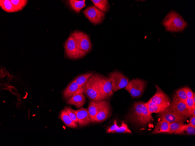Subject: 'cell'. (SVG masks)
Listing matches in <instances>:
<instances>
[{"label":"cell","mask_w":195,"mask_h":146,"mask_svg":"<svg viewBox=\"0 0 195 146\" xmlns=\"http://www.w3.org/2000/svg\"><path fill=\"white\" fill-rule=\"evenodd\" d=\"M84 94L91 101L105 100L100 87L98 74H93L84 86Z\"/></svg>","instance_id":"obj_1"},{"label":"cell","mask_w":195,"mask_h":146,"mask_svg":"<svg viewBox=\"0 0 195 146\" xmlns=\"http://www.w3.org/2000/svg\"><path fill=\"white\" fill-rule=\"evenodd\" d=\"M162 23L167 30L173 32L182 31L187 25L182 17L174 11L170 12L164 18Z\"/></svg>","instance_id":"obj_2"},{"label":"cell","mask_w":195,"mask_h":146,"mask_svg":"<svg viewBox=\"0 0 195 146\" xmlns=\"http://www.w3.org/2000/svg\"><path fill=\"white\" fill-rule=\"evenodd\" d=\"M70 36L77 47L86 54L92 50V45L89 36L86 33L78 30L71 32Z\"/></svg>","instance_id":"obj_3"},{"label":"cell","mask_w":195,"mask_h":146,"mask_svg":"<svg viewBox=\"0 0 195 146\" xmlns=\"http://www.w3.org/2000/svg\"><path fill=\"white\" fill-rule=\"evenodd\" d=\"M64 48L65 57L72 60L82 58L87 54L77 47L70 36L65 43Z\"/></svg>","instance_id":"obj_4"},{"label":"cell","mask_w":195,"mask_h":146,"mask_svg":"<svg viewBox=\"0 0 195 146\" xmlns=\"http://www.w3.org/2000/svg\"><path fill=\"white\" fill-rule=\"evenodd\" d=\"M147 82L139 79H134L129 81L125 89L133 98L140 97L142 94Z\"/></svg>","instance_id":"obj_5"},{"label":"cell","mask_w":195,"mask_h":146,"mask_svg":"<svg viewBox=\"0 0 195 146\" xmlns=\"http://www.w3.org/2000/svg\"><path fill=\"white\" fill-rule=\"evenodd\" d=\"M83 12L88 20L95 25L102 23L105 17V12L92 5L87 8Z\"/></svg>","instance_id":"obj_6"},{"label":"cell","mask_w":195,"mask_h":146,"mask_svg":"<svg viewBox=\"0 0 195 146\" xmlns=\"http://www.w3.org/2000/svg\"><path fill=\"white\" fill-rule=\"evenodd\" d=\"M112 83L114 92L125 88L129 82V79L123 74L118 71H113L108 75Z\"/></svg>","instance_id":"obj_7"},{"label":"cell","mask_w":195,"mask_h":146,"mask_svg":"<svg viewBox=\"0 0 195 146\" xmlns=\"http://www.w3.org/2000/svg\"><path fill=\"white\" fill-rule=\"evenodd\" d=\"M170 107L174 112L187 118L190 117L192 116L191 111L185 102L180 99L175 94L173 96V101Z\"/></svg>","instance_id":"obj_8"},{"label":"cell","mask_w":195,"mask_h":146,"mask_svg":"<svg viewBox=\"0 0 195 146\" xmlns=\"http://www.w3.org/2000/svg\"><path fill=\"white\" fill-rule=\"evenodd\" d=\"M156 91L154 95L148 101L159 105L169 107L171 101L167 95L157 85H155Z\"/></svg>","instance_id":"obj_9"},{"label":"cell","mask_w":195,"mask_h":146,"mask_svg":"<svg viewBox=\"0 0 195 146\" xmlns=\"http://www.w3.org/2000/svg\"><path fill=\"white\" fill-rule=\"evenodd\" d=\"M161 120L169 123L176 122H183L185 121L187 117L178 114L173 111L170 107L165 110L159 113Z\"/></svg>","instance_id":"obj_10"},{"label":"cell","mask_w":195,"mask_h":146,"mask_svg":"<svg viewBox=\"0 0 195 146\" xmlns=\"http://www.w3.org/2000/svg\"><path fill=\"white\" fill-rule=\"evenodd\" d=\"M99 84L105 100L109 98L113 94L112 85L109 77L98 74Z\"/></svg>","instance_id":"obj_11"},{"label":"cell","mask_w":195,"mask_h":146,"mask_svg":"<svg viewBox=\"0 0 195 146\" xmlns=\"http://www.w3.org/2000/svg\"><path fill=\"white\" fill-rule=\"evenodd\" d=\"M144 103L142 101L136 102L134 103L129 117L132 122L139 124Z\"/></svg>","instance_id":"obj_12"},{"label":"cell","mask_w":195,"mask_h":146,"mask_svg":"<svg viewBox=\"0 0 195 146\" xmlns=\"http://www.w3.org/2000/svg\"><path fill=\"white\" fill-rule=\"evenodd\" d=\"M74 111L78 119V124L79 127H82L91 124V119L87 108H81Z\"/></svg>","instance_id":"obj_13"},{"label":"cell","mask_w":195,"mask_h":146,"mask_svg":"<svg viewBox=\"0 0 195 146\" xmlns=\"http://www.w3.org/2000/svg\"><path fill=\"white\" fill-rule=\"evenodd\" d=\"M107 101L106 100L91 101L90 102L88 110L90 117L91 122H93L95 117L98 111Z\"/></svg>","instance_id":"obj_14"},{"label":"cell","mask_w":195,"mask_h":146,"mask_svg":"<svg viewBox=\"0 0 195 146\" xmlns=\"http://www.w3.org/2000/svg\"><path fill=\"white\" fill-rule=\"evenodd\" d=\"M110 111L109 103L107 101L101 107L95 116L93 122H102L108 117Z\"/></svg>","instance_id":"obj_15"},{"label":"cell","mask_w":195,"mask_h":146,"mask_svg":"<svg viewBox=\"0 0 195 146\" xmlns=\"http://www.w3.org/2000/svg\"><path fill=\"white\" fill-rule=\"evenodd\" d=\"M82 87L79 85L74 80H73L63 91L64 99L67 100L72 96L75 95L78 90Z\"/></svg>","instance_id":"obj_16"},{"label":"cell","mask_w":195,"mask_h":146,"mask_svg":"<svg viewBox=\"0 0 195 146\" xmlns=\"http://www.w3.org/2000/svg\"><path fill=\"white\" fill-rule=\"evenodd\" d=\"M86 98L83 94L74 95L67 100L66 103L75 106L77 108H81L86 102Z\"/></svg>","instance_id":"obj_17"},{"label":"cell","mask_w":195,"mask_h":146,"mask_svg":"<svg viewBox=\"0 0 195 146\" xmlns=\"http://www.w3.org/2000/svg\"><path fill=\"white\" fill-rule=\"evenodd\" d=\"M59 117L64 123L67 126L71 128L77 127L78 124L75 123L69 117L66 110L64 109L60 112Z\"/></svg>","instance_id":"obj_18"},{"label":"cell","mask_w":195,"mask_h":146,"mask_svg":"<svg viewBox=\"0 0 195 146\" xmlns=\"http://www.w3.org/2000/svg\"><path fill=\"white\" fill-rule=\"evenodd\" d=\"M170 123L165 121L161 120L157 123L151 134L167 133L168 131Z\"/></svg>","instance_id":"obj_19"},{"label":"cell","mask_w":195,"mask_h":146,"mask_svg":"<svg viewBox=\"0 0 195 146\" xmlns=\"http://www.w3.org/2000/svg\"><path fill=\"white\" fill-rule=\"evenodd\" d=\"M175 134L184 135H194L195 134V128L188 124H183L180 128L175 131Z\"/></svg>","instance_id":"obj_20"},{"label":"cell","mask_w":195,"mask_h":146,"mask_svg":"<svg viewBox=\"0 0 195 146\" xmlns=\"http://www.w3.org/2000/svg\"><path fill=\"white\" fill-rule=\"evenodd\" d=\"M145 105L148 111L151 114L153 113L159 114L168 108L160 106L149 101L145 103Z\"/></svg>","instance_id":"obj_21"},{"label":"cell","mask_w":195,"mask_h":146,"mask_svg":"<svg viewBox=\"0 0 195 146\" xmlns=\"http://www.w3.org/2000/svg\"><path fill=\"white\" fill-rule=\"evenodd\" d=\"M68 1V4L71 8L77 13H79L81 10L86 6L85 0L81 1L70 0Z\"/></svg>","instance_id":"obj_22"},{"label":"cell","mask_w":195,"mask_h":146,"mask_svg":"<svg viewBox=\"0 0 195 146\" xmlns=\"http://www.w3.org/2000/svg\"><path fill=\"white\" fill-rule=\"evenodd\" d=\"M152 118L151 114L148 111L144 103L143 107L142 115L139 124L141 125L147 124L152 121Z\"/></svg>","instance_id":"obj_23"},{"label":"cell","mask_w":195,"mask_h":146,"mask_svg":"<svg viewBox=\"0 0 195 146\" xmlns=\"http://www.w3.org/2000/svg\"><path fill=\"white\" fill-rule=\"evenodd\" d=\"M94 6L104 12L108 11L109 9V4L108 0H91Z\"/></svg>","instance_id":"obj_24"},{"label":"cell","mask_w":195,"mask_h":146,"mask_svg":"<svg viewBox=\"0 0 195 146\" xmlns=\"http://www.w3.org/2000/svg\"><path fill=\"white\" fill-rule=\"evenodd\" d=\"M0 6L2 9L7 12L12 13L17 11L10 0H0Z\"/></svg>","instance_id":"obj_25"},{"label":"cell","mask_w":195,"mask_h":146,"mask_svg":"<svg viewBox=\"0 0 195 146\" xmlns=\"http://www.w3.org/2000/svg\"><path fill=\"white\" fill-rule=\"evenodd\" d=\"M93 73L91 72L86 73L77 77L74 80L79 86L84 87L88 79Z\"/></svg>","instance_id":"obj_26"},{"label":"cell","mask_w":195,"mask_h":146,"mask_svg":"<svg viewBox=\"0 0 195 146\" xmlns=\"http://www.w3.org/2000/svg\"><path fill=\"white\" fill-rule=\"evenodd\" d=\"M11 2L17 11L22 10L27 3L26 0H11Z\"/></svg>","instance_id":"obj_27"},{"label":"cell","mask_w":195,"mask_h":146,"mask_svg":"<svg viewBox=\"0 0 195 146\" xmlns=\"http://www.w3.org/2000/svg\"><path fill=\"white\" fill-rule=\"evenodd\" d=\"M183 124V122H174L170 123L167 134H172L178 130Z\"/></svg>","instance_id":"obj_28"},{"label":"cell","mask_w":195,"mask_h":146,"mask_svg":"<svg viewBox=\"0 0 195 146\" xmlns=\"http://www.w3.org/2000/svg\"><path fill=\"white\" fill-rule=\"evenodd\" d=\"M114 133H132L131 131L128 128L127 125L122 121L121 126L116 130Z\"/></svg>","instance_id":"obj_29"},{"label":"cell","mask_w":195,"mask_h":146,"mask_svg":"<svg viewBox=\"0 0 195 146\" xmlns=\"http://www.w3.org/2000/svg\"><path fill=\"white\" fill-rule=\"evenodd\" d=\"M175 95L180 99L185 102V100L187 98L185 87L177 90L175 92Z\"/></svg>","instance_id":"obj_30"},{"label":"cell","mask_w":195,"mask_h":146,"mask_svg":"<svg viewBox=\"0 0 195 146\" xmlns=\"http://www.w3.org/2000/svg\"><path fill=\"white\" fill-rule=\"evenodd\" d=\"M64 109L67 110L72 120L76 124H78V120L74 110L71 107L67 106H66Z\"/></svg>","instance_id":"obj_31"},{"label":"cell","mask_w":195,"mask_h":146,"mask_svg":"<svg viewBox=\"0 0 195 146\" xmlns=\"http://www.w3.org/2000/svg\"><path fill=\"white\" fill-rule=\"evenodd\" d=\"M185 103L191 112L192 110L195 108V102L192 98H187L185 101Z\"/></svg>","instance_id":"obj_32"},{"label":"cell","mask_w":195,"mask_h":146,"mask_svg":"<svg viewBox=\"0 0 195 146\" xmlns=\"http://www.w3.org/2000/svg\"><path fill=\"white\" fill-rule=\"evenodd\" d=\"M116 120H115L114 121V124L111 127L107 129L106 133H114L115 131L118 128Z\"/></svg>","instance_id":"obj_33"},{"label":"cell","mask_w":195,"mask_h":146,"mask_svg":"<svg viewBox=\"0 0 195 146\" xmlns=\"http://www.w3.org/2000/svg\"><path fill=\"white\" fill-rule=\"evenodd\" d=\"M185 88L187 98H192L194 94L192 90L188 87H185Z\"/></svg>","instance_id":"obj_34"},{"label":"cell","mask_w":195,"mask_h":146,"mask_svg":"<svg viewBox=\"0 0 195 146\" xmlns=\"http://www.w3.org/2000/svg\"><path fill=\"white\" fill-rule=\"evenodd\" d=\"M188 124L195 128V116H192L190 117L189 122Z\"/></svg>","instance_id":"obj_35"},{"label":"cell","mask_w":195,"mask_h":146,"mask_svg":"<svg viewBox=\"0 0 195 146\" xmlns=\"http://www.w3.org/2000/svg\"><path fill=\"white\" fill-rule=\"evenodd\" d=\"M192 115L195 116V108H194L191 110Z\"/></svg>","instance_id":"obj_36"}]
</instances>
